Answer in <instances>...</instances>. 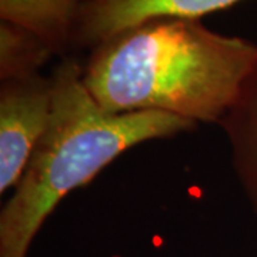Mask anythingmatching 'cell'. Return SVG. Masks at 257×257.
I'll return each instance as SVG.
<instances>
[{
  "mask_svg": "<svg viewBox=\"0 0 257 257\" xmlns=\"http://www.w3.org/2000/svg\"><path fill=\"white\" fill-rule=\"evenodd\" d=\"M55 55L52 46L28 29L0 22V82L37 76Z\"/></svg>",
  "mask_w": 257,
  "mask_h": 257,
  "instance_id": "cell-7",
  "label": "cell"
},
{
  "mask_svg": "<svg viewBox=\"0 0 257 257\" xmlns=\"http://www.w3.org/2000/svg\"><path fill=\"white\" fill-rule=\"evenodd\" d=\"M243 0H86L73 47L93 49L126 29L155 19L200 20Z\"/></svg>",
  "mask_w": 257,
  "mask_h": 257,
  "instance_id": "cell-4",
  "label": "cell"
},
{
  "mask_svg": "<svg viewBox=\"0 0 257 257\" xmlns=\"http://www.w3.org/2000/svg\"><path fill=\"white\" fill-rule=\"evenodd\" d=\"M50 79L49 126L0 213V257H28L57 204L128 149L197 127L162 111L104 110L83 82V64L73 57L57 64Z\"/></svg>",
  "mask_w": 257,
  "mask_h": 257,
  "instance_id": "cell-2",
  "label": "cell"
},
{
  "mask_svg": "<svg viewBox=\"0 0 257 257\" xmlns=\"http://www.w3.org/2000/svg\"><path fill=\"white\" fill-rule=\"evenodd\" d=\"M257 55V45L203 26L155 19L94 46L83 82L110 113L162 111L220 124Z\"/></svg>",
  "mask_w": 257,
  "mask_h": 257,
  "instance_id": "cell-1",
  "label": "cell"
},
{
  "mask_svg": "<svg viewBox=\"0 0 257 257\" xmlns=\"http://www.w3.org/2000/svg\"><path fill=\"white\" fill-rule=\"evenodd\" d=\"M86 0H0V19L28 29L57 55L73 47Z\"/></svg>",
  "mask_w": 257,
  "mask_h": 257,
  "instance_id": "cell-6",
  "label": "cell"
},
{
  "mask_svg": "<svg viewBox=\"0 0 257 257\" xmlns=\"http://www.w3.org/2000/svg\"><path fill=\"white\" fill-rule=\"evenodd\" d=\"M53 107L50 76L0 83V193L13 190L37 143L46 132Z\"/></svg>",
  "mask_w": 257,
  "mask_h": 257,
  "instance_id": "cell-3",
  "label": "cell"
},
{
  "mask_svg": "<svg viewBox=\"0 0 257 257\" xmlns=\"http://www.w3.org/2000/svg\"><path fill=\"white\" fill-rule=\"evenodd\" d=\"M220 126L227 138L234 175L257 216V55Z\"/></svg>",
  "mask_w": 257,
  "mask_h": 257,
  "instance_id": "cell-5",
  "label": "cell"
}]
</instances>
